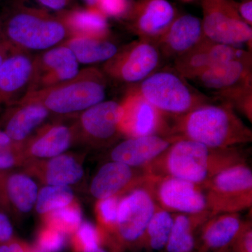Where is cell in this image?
I'll use <instances>...</instances> for the list:
<instances>
[{"label": "cell", "mask_w": 252, "mask_h": 252, "mask_svg": "<svg viewBox=\"0 0 252 252\" xmlns=\"http://www.w3.org/2000/svg\"><path fill=\"white\" fill-rule=\"evenodd\" d=\"M245 162V155L238 147L214 148L179 138L143 169L153 177L171 176L203 185L220 172Z\"/></svg>", "instance_id": "6da1fadb"}, {"label": "cell", "mask_w": 252, "mask_h": 252, "mask_svg": "<svg viewBox=\"0 0 252 252\" xmlns=\"http://www.w3.org/2000/svg\"><path fill=\"white\" fill-rule=\"evenodd\" d=\"M172 136L195 141L214 148L250 143L251 129L237 115L231 104H203L179 117L170 118Z\"/></svg>", "instance_id": "7a4b0ae2"}, {"label": "cell", "mask_w": 252, "mask_h": 252, "mask_svg": "<svg viewBox=\"0 0 252 252\" xmlns=\"http://www.w3.org/2000/svg\"><path fill=\"white\" fill-rule=\"evenodd\" d=\"M1 24L3 39L14 49L26 52L46 51L71 36L57 15L26 6L15 8Z\"/></svg>", "instance_id": "3957f363"}, {"label": "cell", "mask_w": 252, "mask_h": 252, "mask_svg": "<svg viewBox=\"0 0 252 252\" xmlns=\"http://www.w3.org/2000/svg\"><path fill=\"white\" fill-rule=\"evenodd\" d=\"M107 82L102 69L89 67L69 80L25 96L40 102L53 114H80L104 100Z\"/></svg>", "instance_id": "277c9868"}, {"label": "cell", "mask_w": 252, "mask_h": 252, "mask_svg": "<svg viewBox=\"0 0 252 252\" xmlns=\"http://www.w3.org/2000/svg\"><path fill=\"white\" fill-rule=\"evenodd\" d=\"M147 102L169 117L185 115L212 100L189 84L175 68H159L132 86Z\"/></svg>", "instance_id": "5b68a950"}, {"label": "cell", "mask_w": 252, "mask_h": 252, "mask_svg": "<svg viewBox=\"0 0 252 252\" xmlns=\"http://www.w3.org/2000/svg\"><path fill=\"white\" fill-rule=\"evenodd\" d=\"M149 181L121 198L117 225L105 240L112 252L135 248L143 235L157 206Z\"/></svg>", "instance_id": "8992f818"}, {"label": "cell", "mask_w": 252, "mask_h": 252, "mask_svg": "<svg viewBox=\"0 0 252 252\" xmlns=\"http://www.w3.org/2000/svg\"><path fill=\"white\" fill-rule=\"evenodd\" d=\"M203 187L212 215L240 213L252 206V171L246 162L220 172Z\"/></svg>", "instance_id": "52a82bcc"}, {"label": "cell", "mask_w": 252, "mask_h": 252, "mask_svg": "<svg viewBox=\"0 0 252 252\" xmlns=\"http://www.w3.org/2000/svg\"><path fill=\"white\" fill-rule=\"evenodd\" d=\"M162 58L154 41L139 39L120 48L102 70L107 78L137 85L160 68Z\"/></svg>", "instance_id": "ba28073f"}, {"label": "cell", "mask_w": 252, "mask_h": 252, "mask_svg": "<svg viewBox=\"0 0 252 252\" xmlns=\"http://www.w3.org/2000/svg\"><path fill=\"white\" fill-rule=\"evenodd\" d=\"M204 33L207 39L239 47L252 46V29L239 15L233 0H201Z\"/></svg>", "instance_id": "9c48e42d"}, {"label": "cell", "mask_w": 252, "mask_h": 252, "mask_svg": "<svg viewBox=\"0 0 252 252\" xmlns=\"http://www.w3.org/2000/svg\"><path fill=\"white\" fill-rule=\"evenodd\" d=\"M149 185L157 205L172 213L209 212L203 185L171 176H151Z\"/></svg>", "instance_id": "30bf717a"}, {"label": "cell", "mask_w": 252, "mask_h": 252, "mask_svg": "<svg viewBox=\"0 0 252 252\" xmlns=\"http://www.w3.org/2000/svg\"><path fill=\"white\" fill-rule=\"evenodd\" d=\"M121 134L126 137L172 136L171 121L131 87L122 100Z\"/></svg>", "instance_id": "8fae6325"}, {"label": "cell", "mask_w": 252, "mask_h": 252, "mask_svg": "<svg viewBox=\"0 0 252 252\" xmlns=\"http://www.w3.org/2000/svg\"><path fill=\"white\" fill-rule=\"evenodd\" d=\"M124 109L122 101L104 100L79 114L75 124L77 135L95 146H103L121 134Z\"/></svg>", "instance_id": "7c38bea8"}, {"label": "cell", "mask_w": 252, "mask_h": 252, "mask_svg": "<svg viewBox=\"0 0 252 252\" xmlns=\"http://www.w3.org/2000/svg\"><path fill=\"white\" fill-rule=\"evenodd\" d=\"M79 63L70 49L61 44L34 56V68L28 94L58 85L75 77Z\"/></svg>", "instance_id": "4fadbf2b"}, {"label": "cell", "mask_w": 252, "mask_h": 252, "mask_svg": "<svg viewBox=\"0 0 252 252\" xmlns=\"http://www.w3.org/2000/svg\"><path fill=\"white\" fill-rule=\"evenodd\" d=\"M178 16L167 0H137L126 16L130 31L139 39L155 42Z\"/></svg>", "instance_id": "5bb4252c"}, {"label": "cell", "mask_w": 252, "mask_h": 252, "mask_svg": "<svg viewBox=\"0 0 252 252\" xmlns=\"http://www.w3.org/2000/svg\"><path fill=\"white\" fill-rule=\"evenodd\" d=\"M251 52L205 38L188 53L177 58L174 68L187 80L193 81L207 69L235 59L245 57Z\"/></svg>", "instance_id": "9a60e30c"}, {"label": "cell", "mask_w": 252, "mask_h": 252, "mask_svg": "<svg viewBox=\"0 0 252 252\" xmlns=\"http://www.w3.org/2000/svg\"><path fill=\"white\" fill-rule=\"evenodd\" d=\"M150 176L143 168H134L111 160L99 169L91 182L90 192L97 200L122 196L132 189L144 185Z\"/></svg>", "instance_id": "2e32d148"}, {"label": "cell", "mask_w": 252, "mask_h": 252, "mask_svg": "<svg viewBox=\"0 0 252 252\" xmlns=\"http://www.w3.org/2000/svg\"><path fill=\"white\" fill-rule=\"evenodd\" d=\"M34 56L15 49L0 65V105L18 102L27 94L34 68Z\"/></svg>", "instance_id": "e0dca14e"}, {"label": "cell", "mask_w": 252, "mask_h": 252, "mask_svg": "<svg viewBox=\"0 0 252 252\" xmlns=\"http://www.w3.org/2000/svg\"><path fill=\"white\" fill-rule=\"evenodd\" d=\"M252 54L210 68L193 79L216 95L252 86Z\"/></svg>", "instance_id": "ac0fdd59"}, {"label": "cell", "mask_w": 252, "mask_h": 252, "mask_svg": "<svg viewBox=\"0 0 252 252\" xmlns=\"http://www.w3.org/2000/svg\"><path fill=\"white\" fill-rule=\"evenodd\" d=\"M207 38L202 20L193 15H178L157 44L162 57L172 59L183 56Z\"/></svg>", "instance_id": "d6986e66"}, {"label": "cell", "mask_w": 252, "mask_h": 252, "mask_svg": "<svg viewBox=\"0 0 252 252\" xmlns=\"http://www.w3.org/2000/svg\"><path fill=\"white\" fill-rule=\"evenodd\" d=\"M175 136L150 135L126 137L111 150V160L134 168H144L160 155L175 141Z\"/></svg>", "instance_id": "ffe728a7"}, {"label": "cell", "mask_w": 252, "mask_h": 252, "mask_svg": "<svg viewBox=\"0 0 252 252\" xmlns=\"http://www.w3.org/2000/svg\"><path fill=\"white\" fill-rule=\"evenodd\" d=\"M76 135L75 126L59 123L44 126L23 144V154L27 162L58 157L69 148Z\"/></svg>", "instance_id": "44dd1931"}, {"label": "cell", "mask_w": 252, "mask_h": 252, "mask_svg": "<svg viewBox=\"0 0 252 252\" xmlns=\"http://www.w3.org/2000/svg\"><path fill=\"white\" fill-rule=\"evenodd\" d=\"M10 107L5 115L4 130L15 144L20 146L31 137L51 114L40 102L26 96Z\"/></svg>", "instance_id": "7402d4cb"}, {"label": "cell", "mask_w": 252, "mask_h": 252, "mask_svg": "<svg viewBox=\"0 0 252 252\" xmlns=\"http://www.w3.org/2000/svg\"><path fill=\"white\" fill-rule=\"evenodd\" d=\"M246 221L240 213L212 215L200 228L196 252H220L228 250Z\"/></svg>", "instance_id": "603a6c76"}, {"label": "cell", "mask_w": 252, "mask_h": 252, "mask_svg": "<svg viewBox=\"0 0 252 252\" xmlns=\"http://www.w3.org/2000/svg\"><path fill=\"white\" fill-rule=\"evenodd\" d=\"M27 162L29 173L34 174L46 185L70 187L80 182L84 175L82 165L69 154Z\"/></svg>", "instance_id": "cb8c5ba5"}, {"label": "cell", "mask_w": 252, "mask_h": 252, "mask_svg": "<svg viewBox=\"0 0 252 252\" xmlns=\"http://www.w3.org/2000/svg\"><path fill=\"white\" fill-rule=\"evenodd\" d=\"M38 189L31 176L0 171V205L19 213H28L35 206Z\"/></svg>", "instance_id": "d4e9b609"}, {"label": "cell", "mask_w": 252, "mask_h": 252, "mask_svg": "<svg viewBox=\"0 0 252 252\" xmlns=\"http://www.w3.org/2000/svg\"><path fill=\"white\" fill-rule=\"evenodd\" d=\"M57 16L71 36L109 37L108 20L97 7L74 8L61 11Z\"/></svg>", "instance_id": "484cf974"}, {"label": "cell", "mask_w": 252, "mask_h": 252, "mask_svg": "<svg viewBox=\"0 0 252 252\" xmlns=\"http://www.w3.org/2000/svg\"><path fill=\"white\" fill-rule=\"evenodd\" d=\"M211 216L210 212L195 215L173 213V224L165 247L167 252H194L197 248V230Z\"/></svg>", "instance_id": "4316f807"}, {"label": "cell", "mask_w": 252, "mask_h": 252, "mask_svg": "<svg viewBox=\"0 0 252 252\" xmlns=\"http://www.w3.org/2000/svg\"><path fill=\"white\" fill-rule=\"evenodd\" d=\"M63 44L72 51L79 64H83L107 62L120 49L109 37L71 36Z\"/></svg>", "instance_id": "83f0119b"}, {"label": "cell", "mask_w": 252, "mask_h": 252, "mask_svg": "<svg viewBox=\"0 0 252 252\" xmlns=\"http://www.w3.org/2000/svg\"><path fill=\"white\" fill-rule=\"evenodd\" d=\"M173 213L157 205L155 212L135 248L152 252L161 251L165 249L173 224Z\"/></svg>", "instance_id": "f1b7e54d"}, {"label": "cell", "mask_w": 252, "mask_h": 252, "mask_svg": "<svg viewBox=\"0 0 252 252\" xmlns=\"http://www.w3.org/2000/svg\"><path fill=\"white\" fill-rule=\"evenodd\" d=\"M74 192L69 187L46 185L38 191L34 207L38 214L44 216L74 203Z\"/></svg>", "instance_id": "f546056e"}, {"label": "cell", "mask_w": 252, "mask_h": 252, "mask_svg": "<svg viewBox=\"0 0 252 252\" xmlns=\"http://www.w3.org/2000/svg\"><path fill=\"white\" fill-rule=\"evenodd\" d=\"M42 218L45 225L67 235H72L84 220L80 207L76 202L49 212Z\"/></svg>", "instance_id": "4dcf8cb0"}, {"label": "cell", "mask_w": 252, "mask_h": 252, "mask_svg": "<svg viewBox=\"0 0 252 252\" xmlns=\"http://www.w3.org/2000/svg\"><path fill=\"white\" fill-rule=\"evenodd\" d=\"M71 236V246L74 252H87L105 243V234L102 229L87 220H83Z\"/></svg>", "instance_id": "1f68e13d"}, {"label": "cell", "mask_w": 252, "mask_h": 252, "mask_svg": "<svg viewBox=\"0 0 252 252\" xmlns=\"http://www.w3.org/2000/svg\"><path fill=\"white\" fill-rule=\"evenodd\" d=\"M122 196H113L97 200L95 205L98 226L105 234H111L117 223L119 205ZM106 240V238H105Z\"/></svg>", "instance_id": "d6a6232c"}, {"label": "cell", "mask_w": 252, "mask_h": 252, "mask_svg": "<svg viewBox=\"0 0 252 252\" xmlns=\"http://www.w3.org/2000/svg\"><path fill=\"white\" fill-rule=\"evenodd\" d=\"M67 235L44 225L36 235L35 248L41 252H61L67 243Z\"/></svg>", "instance_id": "836d02e7"}, {"label": "cell", "mask_w": 252, "mask_h": 252, "mask_svg": "<svg viewBox=\"0 0 252 252\" xmlns=\"http://www.w3.org/2000/svg\"><path fill=\"white\" fill-rule=\"evenodd\" d=\"M131 5L130 0H98L96 7L107 18H125Z\"/></svg>", "instance_id": "e575fe53"}, {"label": "cell", "mask_w": 252, "mask_h": 252, "mask_svg": "<svg viewBox=\"0 0 252 252\" xmlns=\"http://www.w3.org/2000/svg\"><path fill=\"white\" fill-rule=\"evenodd\" d=\"M26 162L22 146L14 144L8 148L0 149V171H6Z\"/></svg>", "instance_id": "d590c367"}, {"label": "cell", "mask_w": 252, "mask_h": 252, "mask_svg": "<svg viewBox=\"0 0 252 252\" xmlns=\"http://www.w3.org/2000/svg\"><path fill=\"white\" fill-rule=\"evenodd\" d=\"M229 252H252V222L247 220L243 229L228 249Z\"/></svg>", "instance_id": "8d00e7d4"}, {"label": "cell", "mask_w": 252, "mask_h": 252, "mask_svg": "<svg viewBox=\"0 0 252 252\" xmlns=\"http://www.w3.org/2000/svg\"><path fill=\"white\" fill-rule=\"evenodd\" d=\"M14 238V229L9 217L0 211V245Z\"/></svg>", "instance_id": "74e56055"}, {"label": "cell", "mask_w": 252, "mask_h": 252, "mask_svg": "<svg viewBox=\"0 0 252 252\" xmlns=\"http://www.w3.org/2000/svg\"><path fill=\"white\" fill-rule=\"evenodd\" d=\"M237 11L242 19L249 26L252 24V0H242L237 1L233 0Z\"/></svg>", "instance_id": "f35d334b"}, {"label": "cell", "mask_w": 252, "mask_h": 252, "mask_svg": "<svg viewBox=\"0 0 252 252\" xmlns=\"http://www.w3.org/2000/svg\"><path fill=\"white\" fill-rule=\"evenodd\" d=\"M39 4L42 5L46 9L61 11L69 9V6L73 2V0H36Z\"/></svg>", "instance_id": "ab89813d"}, {"label": "cell", "mask_w": 252, "mask_h": 252, "mask_svg": "<svg viewBox=\"0 0 252 252\" xmlns=\"http://www.w3.org/2000/svg\"><path fill=\"white\" fill-rule=\"evenodd\" d=\"M0 252H26V250L20 245L16 244H6L0 247ZM28 252H41L39 251L35 247H32Z\"/></svg>", "instance_id": "60d3db41"}, {"label": "cell", "mask_w": 252, "mask_h": 252, "mask_svg": "<svg viewBox=\"0 0 252 252\" xmlns=\"http://www.w3.org/2000/svg\"><path fill=\"white\" fill-rule=\"evenodd\" d=\"M15 49L4 40L0 41V65Z\"/></svg>", "instance_id": "b9f144b4"}, {"label": "cell", "mask_w": 252, "mask_h": 252, "mask_svg": "<svg viewBox=\"0 0 252 252\" xmlns=\"http://www.w3.org/2000/svg\"><path fill=\"white\" fill-rule=\"evenodd\" d=\"M14 144H16L10 138L7 133L4 130H0V149L8 148Z\"/></svg>", "instance_id": "7bdbcfd3"}, {"label": "cell", "mask_w": 252, "mask_h": 252, "mask_svg": "<svg viewBox=\"0 0 252 252\" xmlns=\"http://www.w3.org/2000/svg\"><path fill=\"white\" fill-rule=\"evenodd\" d=\"M89 7H96L98 0H83Z\"/></svg>", "instance_id": "ee69618b"}, {"label": "cell", "mask_w": 252, "mask_h": 252, "mask_svg": "<svg viewBox=\"0 0 252 252\" xmlns=\"http://www.w3.org/2000/svg\"><path fill=\"white\" fill-rule=\"evenodd\" d=\"M87 252H107L102 246L97 247V248L91 250Z\"/></svg>", "instance_id": "f6af8a7d"}, {"label": "cell", "mask_w": 252, "mask_h": 252, "mask_svg": "<svg viewBox=\"0 0 252 252\" xmlns=\"http://www.w3.org/2000/svg\"><path fill=\"white\" fill-rule=\"evenodd\" d=\"M3 34H2V24H1V20H0V41H3Z\"/></svg>", "instance_id": "bcb514c9"}, {"label": "cell", "mask_w": 252, "mask_h": 252, "mask_svg": "<svg viewBox=\"0 0 252 252\" xmlns=\"http://www.w3.org/2000/svg\"><path fill=\"white\" fill-rule=\"evenodd\" d=\"M180 1H184V2H192V1H193L194 0H180Z\"/></svg>", "instance_id": "7dc6e473"}, {"label": "cell", "mask_w": 252, "mask_h": 252, "mask_svg": "<svg viewBox=\"0 0 252 252\" xmlns=\"http://www.w3.org/2000/svg\"><path fill=\"white\" fill-rule=\"evenodd\" d=\"M229 252V251H228V250H225V251H222V252Z\"/></svg>", "instance_id": "c3c4849f"}]
</instances>
